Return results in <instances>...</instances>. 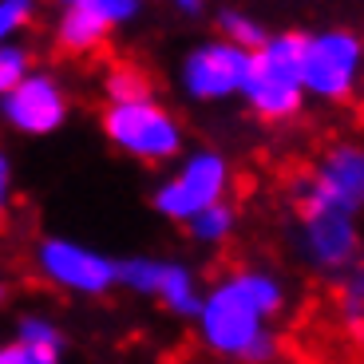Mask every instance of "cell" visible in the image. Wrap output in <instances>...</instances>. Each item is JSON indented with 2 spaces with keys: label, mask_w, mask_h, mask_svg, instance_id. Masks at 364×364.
I'll return each mask as SVG.
<instances>
[{
  "label": "cell",
  "mask_w": 364,
  "mask_h": 364,
  "mask_svg": "<svg viewBox=\"0 0 364 364\" xmlns=\"http://www.w3.org/2000/svg\"><path fill=\"white\" fill-rule=\"evenodd\" d=\"M230 186H234L230 159L214 146H191L174 159L171 174L159 178V186L151 191V210L159 218L174 222V226H186L206 206L226 202Z\"/></svg>",
  "instance_id": "277c9868"
},
{
  "label": "cell",
  "mask_w": 364,
  "mask_h": 364,
  "mask_svg": "<svg viewBox=\"0 0 364 364\" xmlns=\"http://www.w3.org/2000/svg\"><path fill=\"white\" fill-rule=\"evenodd\" d=\"M32 48L12 40V44H0V100L9 95L16 83H24V75L32 72Z\"/></svg>",
  "instance_id": "d6986e66"
},
{
  "label": "cell",
  "mask_w": 364,
  "mask_h": 364,
  "mask_svg": "<svg viewBox=\"0 0 364 364\" xmlns=\"http://www.w3.org/2000/svg\"><path fill=\"white\" fill-rule=\"evenodd\" d=\"M155 301L171 313V317H182V321L191 317L194 321L198 301H202V282H198V273H194V265L174 262V257H163V265H159Z\"/></svg>",
  "instance_id": "7c38bea8"
},
{
  "label": "cell",
  "mask_w": 364,
  "mask_h": 364,
  "mask_svg": "<svg viewBox=\"0 0 364 364\" xmlns=\"http://www.w3.org/2000/svg\"><path fill=\"white\" fill-rule=\"evenodd\" d=\"M103 100L107 103H135V100H146V95H155L151 91V80H146L143 68L135 64H111L103 72Z\"/></svg>",
  "instance_id": "2e32d148"
},
{
  "label": "cell",
  "mask_w": 364,
  "mask_h": 364,
  "mask_svg": "<svg viewBox=\"0 0 364 364\" xmlns=\"http://www.w3.org/2000/svg\"><path fill=\"white\" fill-rule=\"evenodd\" d=\"M301 28L269 32L257 52H250V75L242 83L237 100L250 107V115L262 123H289L305 107L301 91Z\"/></svg>",
  "instance_id": "7a4b0ae2"
},
{
  "label": "cell",
  "mask_w": 364,
  "mask_h": 364,
  "mask_svg": "<svg viewBox=\"0 0 364 364\" xmlns=\"http://www.w3.org/2000/svg\"><path fill=\"white\" fill-rule=\"evenodd\" d=\"M297 202L305 206H321V210H337L348 218H360L364 206V146L345 139L333 143L325 155L313 163L309 178L301 182Z\"/></svg>",
  "instance_id": "9c48e42d"
},
{
  "label": "cell",
  "mask_w": 364,
  "mask_h": 364,
  "mask_svg": "<svg viewBox=\"0 0 364 364\" xmlns=\"http://www.w3.org/2000/svg\"><path fill=\"white\" fill-rule=\"evenodd\" d=\"M28 364H64V356H52V353H24Z\"/></svg>",
  "instance_id": "cb8c5ba5"
},
{
  "label": "cell",
  "mask_w": 364,
  "mask_h": 364,
  "mask_svg": "<svg viewBox=\"0 0 364 364\" xmlns=\"http://www.w3.org/2000/svg\"><path fill=\"white\" fill-rule=\"evenodd\" d=\"M4 301H9V285L0 282V309H4Z\"/></svg>",
  "instance_id": "d4e9b609"
},
{
  "label": "cell",
  "mask_w": 364,
  "mask_h": 364,
  "mask_svg": "<svg viewBox=\"0 0 364 364\" xmlns=\"http://www.w3.org/2000/svg\"><path fill=\"white\" fill-rule=\"evenodd\" d=\"M246 75H250V52H242V48L226 44L218 36L191 44L178 60V87L191 103L237 100Z\"/></svg>",
  "instance_id": "ba28073f"
},
{
  "label": "cell",
  "mask_w": 364,
  "mask_h": 364,
  "mask_svg": "<svg viewBox=\"0 0 364 364\" xmlns=\"http://www.w3.org/2000/svg\"><path fill=\"white\" fill-rule=\"evenodd\" d=\"M32 16H36L32 0H0V44H12L32 24Z\"/></svg>",
  "instance_id": "ffe728a7"
},
{
  "label": "cell",
  "mask_w": 364,
  "mask_h": 364,
  "mask_svg": "<svg viewBox=\"0 0 364 364\" xmlns=\"http://www.w3.org/2000/svg\"><path fill=\"white\" fill-rule=\"evenodd\" d=\"M364 40L356 28H313L301 40V91L305 100L341 107L360 91Z\"/></svg>",
  "instance_id": "5b68a950"
},
{
  "label": "cell",
  "mask_w": 364,
  "mask_h": 364,
  "mask_svg": "<svg viewBox=\"0 0 364 364\" xmlns=\"http://www.w3.org/2000/svg\"><path fill=\"white\" fill-rule=\"evenodd\" d=\"M12 198H16V166H12L9 151L0 146V218L12 210Z\"/></svg>",
  "instance_id": "44dd1931"
},
{
  "label": "cell",
  "mask_w": 364,
  "mask_h": 364,
  "mask_svg": "<svg viewBox=\"0 0 364 364\" xmlns=\"http://www.w3.org/2000/svg\"><path fill=\"white\" fill-rule=\"evenodd\" d=\"M174 12H178V16H206V4H202V0H178Z\"/></svg>",
  "instance_id": "603a6c76"
},
{
  "label": "cell",
  "mask_w": 364,
  "mask_h": 364,
  "mask_svg": "<svg viewBox=\"0 0 364 364\" xmlns=\"http://www.w3.org/2000/svg\"><path fill=\"white\" fill-rule=\"evenodd\" d=\"M72 115V100H68L64 80L48 68H32L24 75V83L0 100V119L9 123L16 135L24 139H48L68 123Z\"/></svg>",
  "instance_id": "30bf717a"
},
{
  "label": "cell",
  "mask_w": 364,
  "mask_h": 364,
  "mask_svg": "<svg viewBox=\"0 0 364 364\" xmlns=\"http://www.w3.org/2000/svg\"><path fill=\"white\" fill-rule=\"evenodd\" d=\"M293 250L305 269L321 277H345L348 269H356V257H360V218L297 202Z\"/></svg>",
  "instance_id": "52a82bcc"
},
{
  "label": "cell",
  "mask_w": 364,
  "mask_h": 364,
  "mask_svg": "<svg viewBox=\"0 0 364 364\" xmlns=\"http://www.w3.org/2000/svg\"><path fill=\"white\" fill-rule=\"evenodd\" d=\"M0 364H28L24 348H20L16 341H4V345H0Z\"/></svg>",
  "instance_id": "7402d4cb"
},
{
  "label": "cell",
  "mask_w": 364,
  "mask_h": 364,
  "mask_svg": "<svg viewBox=\"0 0 364 364\" xmlns=\"http://www.w3.org/2000/svg\"><path fill=\"white\" fill-rule=\"evenodd\" d=\"M159 265H163V257L151 254H131L123 262H115V289H127L135 297H155Z\"/></svg>",
  "instance_id": "e0dca14e"
},
{
  "label": "cell",
  "mask_w": 364,
  "mask_h": 364,
  "mask_svg": "<svg viewBox=\"0 0 364 364\" xmlns=\"http://www.w3.org/2000/svg\"><path fill=\"white\" fill-rule=\"evenodd\" d=\"M143 16V0H68L55 12L52 40L68 55H91L111 40L115 28Z\"/></svg>",
  "instance_id": "8fae6325"
},
{
  "label": "cell",
  "mask_w": 364,
  "mask_h": 364,
  "mask_svg": "<svg viewBox=\"0 0 364 364\" xmlns=\"http://www.w3.org/2000/svg\"><path fill=\"white\" fill-rule=\"evenodd\" d=\"M100 131L111 143V151L143 166H166L186 151L182 119L155 95L135 103H103Z\"/></svg>",
  "instance_id": "3957f363"
},
{
  "label": "cell",
  "mask_w": 364,
  "mask_h": 364,
  "mask_svg": "<svg viewBox=\"0 0 364 364\" xmlns=\"http://www.w3.org/2000/svg\"><path fill=\"white\" fill-rule=\"evenodd\" d=\"M24 353H52V356H64V328L55 325L48 313H20L16 317V333H12Z\"/></svg>",
  "instance_id": "5bb4252c"
},
{
  "label": "cell",
  "mask_w": 364,
  "mask_h": 364,
  "mask_svg": "<svg viewBox=\"0 0 364 364\" xmlns=\"http://www.w3.org/2000/svg\"><path fill=\"white\" fill-rule=\"evenodd\" d=\"M341 321L348 325L353 337H360V328H364V273H360V265L341 277Z\"/></svg>",
  "instance_id": "ac0fdd59"
},
{
  "label": "cell",
  "mask_w": 364,
  "mask_h": 364,
  "mask_svg": "<svg viewBox=\"0 0 364 364\" xmlns=\"http://www.w3.org/2000/svg\"><path fill=\"white\" fill-rule=\"evenodd\" d=\"M289 305V289L265 265H242L230 277L202 289L198 313V341L206 353L222 360L242 364H273L282 356V341L269 328L273 317H282Z\"/></svg>",
  "instance_id": "6da1fadb"
},
{
  "label": "cell",
  "mask_w": 364,
  "mask_h": 364,
  "mask_svg": "<svg viewBox=\"0 0 364 364\" xmlns=\"http://www.w3.org/2000/svg\"><path fill=\"white\" fill-rule=\"evenodd\" d=\"M214 24H218L214 36L242 48V52H257L265 44V36H269V28L262 24V16H254L246 9H218L214 12Z\"/></svg>",
  "instance_id": "4fadbf2b"
},
{
  "label": "cell",
  "mask_w": 364,
  "mask_h": 364,
  "mask_svg": "<svg viewBox=\"0 0 364 364\" xmlns=\"http://www.w3.org/2000/svg\"><path fill=\"white\" fill-rule=\"evenodd\" d=\"M237 230V206L234 202H214V206H206L202 214H194L191 222H186V234H191V242H198V246H222V242H230Z\"/></svg>",
  "instance_id": "9a60e30c"
},
{
  "label": "cell",
  "mask_w": 364,
  "mask_h": 364,
  "mask_svg": "<svg viewBox=\"0 0 364 364\" xmlns=\"http://www.w3.org/2000/svg\"><path fill=\"white\" fill-rule=\"evenodd\" d=\"M32 262L52 289L72 293V297H107L115 289V257L80 242V237H40L36 250H32Z\"/></svg>",
  "instance_id": "8992f818"
}]
</instances>
